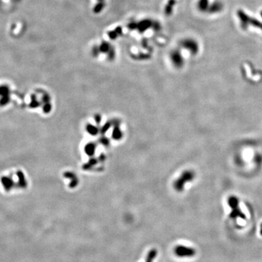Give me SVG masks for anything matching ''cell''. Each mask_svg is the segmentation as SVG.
<instances>
[{
	"instance_id": "1",
	"label": "cell",
	"mask_w": 262,
	"mask_h": 262,
	"mask_svg": "<svg viewBox=\"0 0 262 262\" xmlns=\"http://www.w3.org/2000/svg\"><path fill=\"white\" fill-rule=\"evenodd\" d=\"M174 253L176 256L179 258H187V257L189 258V257H193L196 254V251L192 247L179 245L175 247Z\"/></svg>"
},
{
	"instance_id": "2",
	"label": "cell",
	"mask_w": 262,
	"mask_h": 262,
	"mask_svg": "<svg viewBox=\"0 0 262 262\" xmlns=\"http://www.w3.org/2000/svg\"><path fill=\"white\" fill-rule=\"evenodd\" d=\"M157 254H158V251L157 250V249H151L148 254H147L145 262H154L155 259L156 258Z\"/></svg>"
}]
</instances>
